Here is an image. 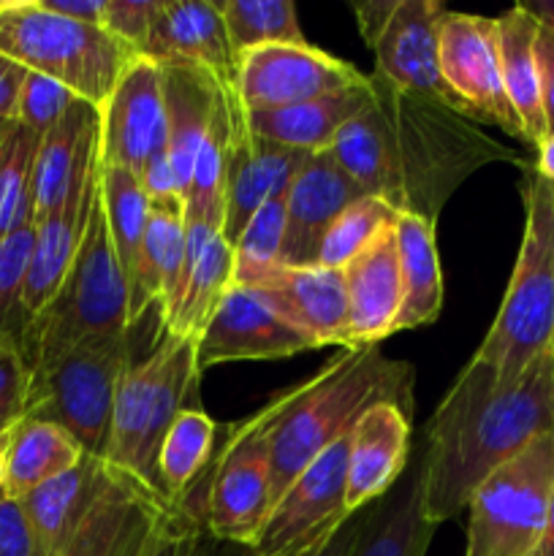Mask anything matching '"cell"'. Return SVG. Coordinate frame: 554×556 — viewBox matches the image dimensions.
Segmentation results:
<instances>
[{"instance_id":"obj_38","label":"cell","mask_w":554,"mask_h":556,"mask_svg":"<svg viewBox=\"0 0 554 556\" xmlns=\"http://www.w3.org/2000/svg\"><path fill=\"white\" fill-rule=\"evenodd\" d=\"M396 220H400V212L391 210L386 201L375 199V195H362V199H356L353 204H348L345 210L335 217L329 231L324 233L315 266L342 271L356 255H362L380 233L394 228Z\"/></svg>"},{"instance_id":"obj_48","label":"cell","mask_w":554,"mask_h":556,"mask_svg":"<svg viewBox=\"0 0 554 556\" xmlns=\"http://www.w3.org/2000/svg\"><path fill=\"white\" fill-rule=\"evenodd\" d=\"M25 79V65H20L16 60L5 58V54L0 52V119H5V123H14L16 103H20V92Z\"/></svg>"},{"instance_id":"obj_53","label":"cell","mask_w":554,"mask_h":556,"mask_svg":"<svg viewBox=\"0 0 554 556\" xmlns=\"http://www.w3.org/2000/svg\"><path fill=\"white\" fill-rule=\"evenodd\" d=\"M538 556H554V492H552V508H549L546 532H543V541H541V548H538Z\"/></svg>"},{"instance_id":"obj_45","label":"cell","mask_w":554,"mask_h":556,"mask_svg":"<svg viewBox=\"0 0 554 556\" xmlns=\"http://www.w3.org/2000/svg\"><path fill=\"white\" fill-rule=\"evenodd\" d=\"M201 530L188 516H177L161 535L155 538L144 556H204V543H201Z\"/></svg>"},{"instance_id":"obj_8","label":"cell","mask_w":554,"mask_h":556,"mask_svg":"<svg viewBox=\"0 0 554 556\" xmlns=\"http://www.w3.org/2000/svg\"><path fill=\"white\" fill-rule=\"evenodd\" d=\"M196 342L199 340L163 331L155 351L144 362L125 369L114 396L106 462L139 478L158 494L161 443L174 418L188 407L190 394L201 378L196 367Z\"/></svg>"},{"instance_id":"obj_29","label":"cell","mask_w":554,"mask_h":556,"mask_svg":"<svg viewBox=\"0 0 554 556\" xmlns=\"http://www.w3.org/2000/svg\"><path fill=\"white\" fill-rule=\"evenodd\" d=\"M435 525L424 516L418 465L386 497L369 505L351 556H427Z\"/></svg>"},{"instance_id":"obj_2","label":"cell","mask_w":554,"mask_h":556,"mask_svg":"<svg viewBox=\"0 0 554 556\" xmlns=\"http://www.w3.org/2000/svg\"><path fill=\"white\" fill-rule=\"evenodd\" d=\"M552 432V351L508 383L470 358L427 424V448L418 462L424 516L435 527L459 516L500 465Z\"/></svg>"},{"instance_id":"obj_50","label":"cell","mask_w":554,"mask_h":556,"mask_svg":"<svg viewBox=\"0 0 554 556\" xmlns=\"http://www.w3.org/2000/svg\"><path fill=\"white\" fill-rule=\"evenodd\" d=\"M41 5L52 11V14L68 16V20L87 22V25H101L106 0H41Z\"/></svg>"},{"instance_id":"obj_56","label":"cell","mask_w":554,"mask_h":556,"mask_svg":"<svg viewBox=\"0 0 554 556\" xmlns=\"http://www.w3.org/2000/svg\"><path fill=\"white\" fill-rule=\"evenodd\" d=\"M3 3H5V0H0V9H3Z\"/></svg>"},{"instance_id":"obj_35","label":"cell","mask_w":554,"mask_h":556,"mask_svg":"<svg viewBox=\"0 0 554 556\" xmlns=\"http://www.w3.org/2000/svg\"><path fill=\"white\" fill-rule=\"evenodd\" d=\"M98 193H101L109 239H112L114 255H117L130 291L136 275H139L150 199L134 172L123 166H103V163H98Z\"/></svg>"},{"instance_id":"obj_41","label":"cell","mask_w":554,"mask_h":556,"mask_svg":"<svg viewBox=\"0 0 554 556\" xmlns=\"http://www.w3.org/2000/svg\"><path fill=\"white\" fill-rule=\"evenodd\" d=\"M76 101H79V96H74V92H71L68 87L60 85V81L27 71V79L20 92V103H16L14 123L33 130V134L43 136L49 128H54V125L65 117V112H68Z\"/></svg>"},{"instance_id":"obj_31","label":"cell","mask_w":554,"mask_h":556,"mask_svg":"<svg viewBox=\"0 0 554 556\" xmlns=\"http://www.w3.org/2000/svg\"><path fill=\"white\" fill-rule=\"evenodd\" d=\"M538 22L519 3L498 16L500 63L511 109L516 112L527 144L538 147L546 136V117L541 101V68H538Z\"/></svg>"},{"instance_id":"obj_3","label":"cell","mask_w":554,"mask_h":556,"mask_svg":"<svg viewBox=\"0 0 554 556\" xmlns=\"http://www.w3.org/2000/svg\"><path fill=\"white\" fill-rule=\"evenodd\" d=\"M22 503L47 556H144L182 516L139 478L87 454Z\"/></svg>"},{"instance_id":"obj_15","label":"cell","mask_w":554,"mask_h":556,"mask_svg":"<svg viewBox=\"0 0 554 556\" xmlns=\"http://www.w3.org/2000/svg\"><path fill=\"white\" fill-rule=\"evenodd\" d=\"M367 74L310 43H275L250 49L237 60V96L244 112H269L351 90Z\"/></svg>"},{"instance_id":"obj_57","label":"cell","mask_w":554,"mask_h":556,"mask_svg":"<svg viewBox=\"0 0 554 556\" xmlns=\"http://www.w3.org/2000/svg\"><path fill=\"white\" fill-rule=\"evenodd\" d=\"M552 353H554V337H552Z\"/></svg>"},{"instance_id":"obj_33","label":"cell","mask_w":554,"mask_h":556,"mask_svg":"<svg viewBox=\"0 0 554 556\" xmlns=\"http://www.w3.org/2000/svg\"><path fill=\"white\" fill-rule=\"evenodd\" d=\"M217 432L221 427L201 407H185L163 438L158 454L161 494L182 516L199 478L204 472L210 476L217 451Z\"/></svg>"},{"instance_id":"obj_26","label":"cell","mask_w":554,"mask_h":556,"mask_svg":"<svg viewBox=\"0 0 554 556\" xmlns=\"http://www.w3.org/2000/svg\"><path fill=\"white\" fill-rule=\"evenodd\" d=\"M161 65L163 101H166L168 123V163L179 179L182 201L193 179V163L206 139L212 119L223 101V81L210 71L182 63Z\"/></svg>"},{"instance_id":"obj_18","label":"cell","mask_w":554,"mask_h":556,"mask_svg":"<svg viewBox=\"0 0 554 556\" xmlns=\"http://www.w3.org/2000/svg\"><path fill=\"white\" fill-rule=\"evenodd\" d=\"M304 152L266 141L248 123L237 87L231 92V144H228L226 168V217H223V239L234 248L239 233L259 212L266 199L286 193L291 179L304 163Z\"/></svg>"},{"instance_id":"obj_39","label":"cell","mask_w":554,"mask_h":556,"mask_svg":"<svg viewBox=\"0 0 554 556\" xmlns=\"http://www.w3.org/2000/svg\"><path fill=\"white\" fill-rule=\"evenodd\" d=\"M286 239V193H277L259 206L244 231L234 242V286H253L259 277L280 264Z\"/></svg>"},{"instance_id":"obj_19","label":"cell","mask_w":554,"mask_h":556,"mask_svg":"<svg viewBox=\"0 0 554 556\" xmlns=\"http://www.w3.org/2000/svg\"><path fill=\"white\" fill-rule=\"evenodd\" d=\"M364 193L351 174L335 161L331 152H315L304 157L302 168L286 190V239H282V266H315L320 239L335 217L362 199Z\"/></svg>"},{"instance_id":"obj_42","label":"cell","mask_w":554,"mask_h":556,"mask_svg":"<svg viewBox=\"0 0 554 556\" xmlns=\"http://www.w3.org/2000/svg\"><path fill=\"white\" fill-rule=\"evenodd\" d=\"M30 364L16 337L0 340V432L14 427L25 416L30 396Z\"/></svg>"},{"instance_id":"obj_32","label":"cell","mask_w":554,"mask_h":556,"mask_svg":"<svg viewBox=\"0 0 554 556\" xmlns=\"http://www.w3.org/2000/svg\"><path fill=\"white\" fill-rule=\"evenodd\" d=\"M81 456L85 451L65 429L38 418H20L11 427L9 445H5L3 494L16 500L27 497L54 478L74 470Z\"/></svg>"},{"instance_id":"obj_7","label":"cell","mask_w":554,"mask_h":556,"mask_svg":"<svg viewBox=\"0 0 554 556\" xmlns=\"http://www.w3.org/2000/svg\"><path fill=\"white\" fill-rule=\"evenodd\" d=\"M0 52L33 74L68 87L101 109L134 58L101 25L68 20L43 9L41 0H5L0 9Z\"/></svg>"},{"instance_id":"obj_44","label":"cell","mask_w":554,"mask_h":556,"mask_svg":"<svg viewBox=\"0 0 554 556\" xmlns=\"http://www.w3.org/2000/svg\"><path fill=\"white\" fill-rule=\"evenodd\" d=\"M0 556H47L25 503L0 494Z\"/></svg>"},{"instance_id":"obj_37","label":"cell","mask_w":554,"mask_h":556,"mask_svg":"<svg viewBox=\"0 0 554 556\" xmlns=\"http://www.w3.org/2000/svg\"><path fill=\"white\" fill-rule=\"evenodd\" d=\"M41 136L11 123L0 139V237L33 226V166Z\"/></svg>"},{"instance_id":"obj_9","label":"cell","mask_w":554,"mask_h":556,"mask_svg":"<svg viewBox=\"0 0 554 556\" xmlns=\"http://www.w3.org/2000/svg\"><path fill=\"white\" fill-rule=\"evenodd\" d=\"M130 367L128 337L96 340L30 369L25 416L65 429L87 456L106 459L117 386Z\"/></svg>"},{"instance_id":"obj_43","label":"cell","mask_w":554,"mask_h":556,"mask_svg":"<svg viewBox=\"0 0 554 556\" xmlns=\"http://www.w3.org/2000/svg\"><path fill=\"white\" fill-rule=\"evenodd\" d=\"M161 5L163 0H106L101 27L112 33L119 43H125L130 52L141 54L152 25L161 14Z\"/></svg>"},{"instance_id":"obj_46","label":"cell","mask_w":554,"mask_h":556,"mask_svg":"<svg viewBox=\"0 0 554 556\" xmlns=\"http://www.w3.org/2000/svg\"><path fill=\"white\" fill-rule=\"evenodd\" d=\"M536 54L538 68H541V101L543 117H546V134H554V33L543 30V27L538 30Z\"/></svg>"},{"instance_id":"obj_1","label":"cell","mask_w":554,"mask_h":556,"mask_svg":"<svg viewBox=\"0 0 554 556\" xmlns=\"http://www.w3.org/2000/svg\"><path fill=\"white\" fill-rule=\"evenodd\" d=\"M329 152L364 193L429 223L478 168L489 163L530 168L525 157L478 130V123L391 85L375 71L367 106L342 128Z\"/></svg>"},{"instance_id":"obj_23","label":"cell","mask_w":554,"mask_h":556,"mask_svg":"<svg viewBox=\"0 0 554 556\" xmlns=\"http://www.w3.org/2000/svg\"><path fill=\"white\" fill-rule=\"evenodd\" d=\"M141 58L196 65L223 85H237V54L215 0H163Z\"/></svg>"},{"instance_id":"obj_28","label":"cell","mask_w":554,"mask_h":556,"mask_svg":"<svg viewBox=\"0 0 554 556\" xmlns=\"http://www.w3.org/2000/svg\"><path fill=\"white\" fill-rule=\"evenodd\" d=\"M185 261V201H150L144 244H141L139 275L130 288V324L147 313V307L163 309L174 299Z\"/></svg>"},{"instance_id":"obj_27","label":"cell","mask_w":554,"mask_h":556,"mask_svg":"<svg viewBox=\"0 0 554 556\" xmlns=\"http://www.w3.org/2000/svg\"><path fill=\"white\" fill-rule=\"evenodd\" d=\"M369 101V74L362 85L351 90L329 92L313 101L293 103V106L269 109V112H248L250 128L266 141L299 150L304 155L329 152L337 136L342 134L353 117L362 114Z\"/></svg>"},{"instance_id":"obj_16","label":"cell","mask_w":554,"mask_h":556,"mask_svg":"<svg viewBox=\"0 0 554 556\" xmlns=\"http://www.w3.org/2000/svg\"><path fill=\"white\" fill-rule=\"evenodd\" d=\"M304 331L288 324L264 296L244 286H231L196 342L199 375L228 362H266L315 351Z\"/></svg>"},{"instance_id":"obj_25","label":"cell","mask_w":554,"mask_h":556,"mask_svg":"<svg viewBox=\"0 0 554 556\" xmlns=\"http://www.w3.org/2000/svg\"><path fill=\"white\" fill-rule=\"evenodd\" d=\"M96 193L98 168L58 210L33 223V231L36 233H33V250L25 277V299H22L27 324L47 307L49 299L58 293L60 282L68 275L71 264L76 258V250L81 244V237H85Z\"/></svg>"},{"instance_id":"obj_30","label":"cell","mask_w":554,"mask_h":556,"mask_svg":"<svg viewBox=\"0 0 554 556\" xmlns=\"http://www.w3.org/2000/svg\"><path fill=\"white\" fill-rule=\"evenodd\" d=\"M396 250H400L402 302L394 334L435 324L443 309V271L435 244V223L416 215H400Z\"/></svg>"},{"instance_id":"obj_4","label":"cell","mask_w":554,"mask_h":556,"mask_svg":"<svg viewBox=\"0 0 554 556\" xmlns=\"http://www.w3.org/2000/svg\"><path fill=\"white\" fill-rule=\"evenodd\" d=\"M413 364L383 356L378 345L340 351L302 380L272 434V505L315 456L348 438L373 405L391 402L413 413Z\"/></svg>"},{"instance_id":"obj_47","label":"cell","mask_w":554,"mask_h":556,"mask_svg":"<svg viewBox=\"0 0 554 556\" xmlns=\"http://www.w3.org/2000/svg\"><path fill=\"white\" fill-rule=\"evenodd\" d=\"M394 5L396 0H353L351 3L353 16H356L358 36L364 38L367 47H373V43L378 41L386 22H389L391 14H394Z\"/></svg>"},{"instance_id":"obj_34","label":"cell","mask_w":554,"mask_h":556,"mask_svg":"<svg viewBox=\"0 0 554 556\" xmlns=\"http://www.w3.org/2000/svg\"><path fill=\"white\" fill-rule=\"evenodd\" d=\"M234 286V250L223 237L212 239L199 255L193 269L179 280L177 293L161 313L163 331L172 337L199 340L201 331L221 307L223 296Z\"/></svg>"},{"instance_id":"obj_13","label":"cell","mask_w":554,"mask_h":556,"mask_svg":"<svg viewBox=\"0 0 554 556\" xmlns=\"http://www.w3.org/2000/svg\"><path fill=\"white\" fill-rule=\"evenodd\" d=\"M440 71L473 123L498 125L525 141L519 117L505 96L498 20L445 11L440 22Z\"/></svg>"},{"instance_id":"obj_24","label":"cell","mask_w":554,"mask_h":556,"mask_svg":"<svg viewBox=\"0 0 554 556\" xmlns=\"http://www.w3.org/2000/svg\"><path fill=\"white\" fill-rule=\"evenodd\" d=\"M348 293V345L373 348L394 334L400 315V250H396V226L380 233L362 255L342 269Z\"/></svg>"},{"instance_id":"obj_58","label":"cell","mask_w":554,"mask_h":556,"mask_svg":"<svg viewBox=\"0 0 554 556\" xmlns=\"http://www.w3.org/2000/svg\"><path fill=\"white\" fill-rule=\"evenodd\" d=\"M552 193H554V185H552Z\"/></svg>"},{"instance_id":"obj_20","label":"cell","mask_w":554,"mask_h":556,"mask_svg":"<svg viewBox=\"0 0 554 556\" xmlns=\"http://www.w3.org/2000/svg\"><path fill=\"white\" fill-rule=\"evenodd\" d=\"M310 337L318 348L348 345V293L342 271L324 266H282L244 286Z\"/></svg>"},{"instance_id":"obj_49","label":"cell","mask_w":554,"mask_h":556,"mask_svg":"<svg viewBox=\"0 0 554 556\" xmlns=\"http://www.w3.org/2000/svg\"><path fill=\"white\" fill-rule=\"evenodd\" d=\"M367 510L369 508L353 514L351 519H348L345 525H342L340 530L329 538V541L318 543V546L310 548V552H304L299 556H351L353 546H356L358 535H362V530H364V521H367Z\"/></svg>"},{"instance_id":"obj_11","label":"cell","mask_w":554,"mask_h":556,"mask_svg":"<svg viewBox=\"0 0 554 556\" xmlns=\"http://www.w3.org/2000/svg\"><path fill=\"white\" fill-rule=\"evenodd\" d=\"M554 492V432L500 465L467 503L465 556H536Z\"/></svg>"},{"instance_id":"obj_36","label":"cell","mask_w":554,"mask_h":556,"mask_svg":"<svg viewBox=\"0 0 554 556\" xmlns=\"http://www.w3.org/2000/svg\"><path fill=\"white\" fill-rule=\"evenodd\" d=\"M234 54L275 43H307L291 0H217Z\"/></svg>"},{"instance_id":"obj_21","label":"cell","mask_w":554,"mask_h":556,"mask_svg":"<svg viewBox=\"0 0 554 556\" xmlns=\"http://www.w3.org/2000/svg\"><path fill=\"white\" fill-rule=\"evenodd\" d=\"M411 462V413L391 402L373 405L351 432L348 514L369 508L391 492Z\"/></svg>"},{"instance_id":"obj_17","label":"cell","mask_w":554,"mask_h":556,"mask_svg":"<svg viewBox=\"0 0 554 556\" xmlns=\"http://www.w3.org/2000/svg\"><path fill=\"white\" fill-rule=\"evenodd\" d=\"M445 11L435 0H396L394 14L369 49L375 54V74L467 117L440 71V22Z\"/></svg>"},{"instance_id":"obj_5","label":"cell","mask_w":554,"mask_h":556,"mask_svg":"<svg viewBox=\"0 0 554 556\" xmlns=\"http://www.w3.org/2000/svg\"><path fill=\"white\" fill-rule=\"evenodd\" d=\"M525 233L514 275L476 362L494 369L503 383L516 380L536 358L552 351L554 337V193L532 172L521 179Z\"/></svg>"},{"instance_id":"obj_51","label":"cell","mask_w":554,"mask_h":556,"mask_svg":"<svg viewBox=\"0 0 554 556\" xmlns=\"http://www.w3.org/2000/svg\"><path fill=\"white\" fill-rule=\"evenodd\" d=\"M532 172L538 177L546 179L549 185H554V134H546L536 147V166Z\"/></svg>"},{"instance_id":"obj_40","label":"cell","mask_w":554,"mask_h":556,"mask_svg":"<svg viewBox=\"0 0 554 556\" xmlns=\"http://www.w3.org/2000/svg\"><path fill=\"white\" fill-rule=\"evenodd\" d=\"M33 226L0 237V340L16 337L22 342L25 331V277L33 250Z\"/></svg>"},{"instance_id":"obj_55","label":"cell","mask_w":554,"mask_h":556,"mask_svg":"<svg viewBox=\"0 0 554 556\" xmlns=\"http://www.w3.org/2000/svg\"><path fill=\"white\" fill-rule=\"evenodd\" d=\"M9 128H11V123H5V119H0V139H3L5 130H9Z\"/></svg>"},{"instance_id":"obj_54","label":"cell","mask_w":554,"mask_h":556,"mask_svg":"<svg viewBox=\"0 0 554 556\" xmlns=\"http://www.w3.org/2000/svg\"><path fill=\"white\" fill-rule=\"evenodd\" d=\"M11 427L0 432V494H3V478H5V445H9Z\"/></svg>"},{"instance_id":"obj_52","label":"cell","mask_w":554,"mask_h":556,"mask_svg":"<svg viewBox=\"0 0 554 556\" xmlns=\"http://www.w3.org/2000/svg\"><path fill=\"white\" fill-rule=\"evenodd\" d=\"M543 30L554 33V0H532V3H519Z\"/></svg>"},{"instance_id":"obj_14","label":"cell","mask_w":554,"mask_h":556,"mask_svg":"<svg viewBox=\"0 0 554 556\" xmlns=\"http://www.w3.org/2000/svg\"><path fill=\"white\" fill-rule=\"evenodd\" d=\"M98 163L123 166L136 177L155 161L168 157V123L163 101L161 65L150 58H134L103 101Z\"/></svg>"},{"instance_id":"obj_12","label":"cell","mask_w":554,"mask_h":556,"mask_svg":"<svg viewBox=\"0 0 554 556\" xmlns=\"http://www.w3.org/2000/svg\"><path fill=\"white\" fill-rule=\"evenodd\" d=\"M351 434L315 456L272 505L253 556H299L329 541L353 514L345 508Z\"/></svg>"},{"instance_id":"obj_10","label":"cell","mask_w":554,"mask_h":556,"mask_svg":"<svg viewBox=\"0 0 554 556\" xmlns=\"http://www.w3.org/2000/svg\"><path fill=\"white\" fill-rule=\"evenodd\" d=\"M297 386L272 396L259 413L234 424L215 451L206 481L204 530L212 538L253 548L272 510V434Z\"/></svg>"},{"instance_id":"obj_22","label":"cell","mask_w":554,"mask_h":556,"mask_svg":"<svg viewBox=\"0 0 554 556\" xmlns=\"http://www.w3.org/2000/svg\"><path fill=\"white\" fill-rule=\"evenodd\" d=\"M101 112L87 101H76L54 128L38 139L33 166V223L58 210L98 168Z\"/></svg>"},{"instance_id":"obj_6","label":"cell","mask_w":554,"mask_h":556,"mask_svg":"<svg viewBox=\"0 0 554 556\" xmlns=\"http://www.w3.org/2000/svg\"><path fill=\"white\" fill-rule=\"evenodd\" d=\"M130 326L128 282L109 239L101 193H96L74 264L47 307L25 326L22 351L36 369L85 342L128 337Z\"/></svg>"},{"instance_id":"obj_59","label":"cell","mask_w":554,"mask_h":556,"mask_svg":"<svg viewBox=\"0 0 554 556\" xmlns=\"http://www.w3.org/2000/svg\"><path fill=\"white\" fill-rule=\"evenodd\" d=\"M536 556H538V554H536Z\"/></svg>"}]
</instances>
